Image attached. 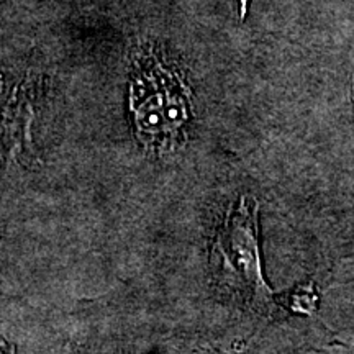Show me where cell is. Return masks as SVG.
<instances>
[{"mask_svg": "<svg viewBox=\"0 0 354 354\" xmlns=\"http://www.w3.org/2000/svg\"><path fill=\"white\" fill-rule=\"evenodd\" d=\"M258 214L259 203L253 196H241L230 207L212 245L210 268L216 282L248 307L271 310L272 292L261 268Z\"/></svg>", "mask_w": 354, "mask_h": 354, "instance_id": "obj_1", "label": "cell"}, {"mask_svg": "<svg viewBox=\"0 0 354 354\" xmlns=\"http://www.w3.org/2000/svg\"><path fill=\"white\" fill-rule=\"evenodd\" d=\"M135 127L145 145L167 149L179 141L189 120V91L174 68L156 56L141 59L130 87Z\"/></svg>", "mask_w": 354, "mask_h": 354, "instance_id": "obj_2", "label": "cell"}, {"mask_svg": "<svg viewBox=\"0 0 354 354\" xmlns=\"http://www.w3.org/2000/svg\"><path fill=\"white\" fill-rule=\"evenodd\" d=\"M317 305V294L312 286L299 287L295 294H292L290 307L300 313H312Z\"/></svg>", "mask_w": 354, "mask_h": 354, "instance_id": "obj_3", "label": "cell"}]
</instances>
